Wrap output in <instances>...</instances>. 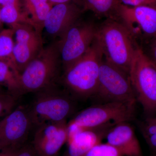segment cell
Wrapping results in <instances>:
<instances>
[{
	"mask_svg": "<svg viewBox=\"0 0 156 156\" xmlns=\"http://www.w3.org/2000/svg\"><path fill=\"white\" fill-rule=\"evenodd\" d=\"M103 58L96 37L87 53L62 73L58 83L72 97L82 99L94 97Z\"/></svg>",
	"mask_w": 156,
	"mask_h": 156,
	"instance_id": "cell-1",
	"label": "cell"
},
{
	"mask_svg": "<svg viewBox=\"0 0 156 156\" xmlns=\"http://www.w3.org/2000/svg\"><path fill=\"white\" fill-rule=\"evenodd\" d=\"M97 38L104 58L129 74L137 44L126 27L114 20H101Z\"/></svg>",
	"mask_w": 156,
	"mask_h": 156,
	"instance_id": "cell-2",
	"label": "cell"
},
{
	"mask_svg": "<svg viewBox=\"0 0 156 156\" xmlns=\"http://www.w3.org/2000/svg\"><path fill=\"white\" fill-rule=\"evenodd\" d=\"M62 64L58 41L44 47L41 53L20 74L23 95L36 93L58 83Z\"/></svg>",
	"mask_w": 156,
	"mask_h": 156,
	"instance_id": "cell-3",
	"label": "cell"
},
{
	"mask_svg": "<svg viewBox=\"0 0 156 156\" xmlns=\"http://www.w3.org/2000/svg\"><path fill=\"white\" fill-rule=\"evenodd\" d=\"M58 84L35 93L28 107L35 128L48 122L66 121L74 111L72 96Z\"/></svg>",
	"mask_w": 156,
	"mask_h": 156,
	"instance_id": "cell-4",
	"label": "cell"
},
{
	"mask_svg": "<svg viewBox=\"0 0 156 156\" xmlns=\"http://www.w3.org/2000/svg\"><path fill=\"white\" fill-rule=\"evenodd\" d=\"M97 19L84 18L82 15L57 40L63 72L82 58L91 48L97 37L100 21Z\"/></svg>",
	"mask_w": 156,
	"mask_h": 156,
	"instance_id": "cell-5",
	"label": "cell"
},
{
	"mask_svg": "<svg viewBox=\"0 0 156 156\" xmlns=\"http://www.w3.org/2000/svg\"><path fill=\"white\" fill-rule=\"evenodd\" d=\"M129 76L136 101L147 117L156 115V66L137 45Z\"/></svg>",
	"mask_w": 156,
	"mask_h": 156,
	"instance_id": "cell-6",
	"label": "cell"
},
{
	"mask_svg": "<svg viewBox=\"0 0 156 156\" xmlns=\"http://www.w3.org/2000/svg\"><path fill=\"white\" fill-rule=\"evenodd\" d=\"M101 103L136 104L129 74L111 64L104 57L101 63L98 86L94 97Z\"/></svg>",
	"mask_w": 156,
	"mask_h": 156,
	"instance_id": "cell-7",
	"label": "cell"
},
{
	"mask_svg": "<svg viewBox=\"0 0 156 156\" xmlns=\"http://www.w3.org/2000/svg\"><path fill=\"white\" fill-rule=\"evenodd\" d=\"M34 128L28 106L18 105L0 119V151L15 154L26 144Z\"/></svg>",
	"mask_w": 156,
	"mask_h": 156,
	"instance_id": "cell-8",
	"label": "cell"
},
{
	"mask_svg": "<svg viewBox=\"0 0 156 156\" xmlns=\"http://www.w3.org/2000/svg\"><path fill=\"white\" fill-rule=\"evenodd\" d=\"M135 105L118 102L101 103L83 110L70 121L84 129L110 123L128 122L134 118Z\"/></svg>",
	"mask_w": 156,
	"mask_h": 156,
	"instance_id": "cell-9",
	"label": "cell"
},
{
	"mask_svg": "<svg viewBox=\"0 0 156 156\" xmlns=\"http://www.w3.org/2000/svg\"><path fill=\"white\" fill-rule=\"evenodd\" d=\"M119 14L120 22L139 47L156 37V6L129 7L121 4Z\"/></svg>",
	"mask_w": 156,
	"mask_h": 156,
	"instance_id": "cell-10",
	"label": "cell"
},
{
	"mask_svg": "<svg viewBox=\"0 0 156 156\" xmlns=\"http://www.w3.org/2000/svg\"><path fill=\"white\" fill-rule=\"evenodd\" d=\"M14 32L12 61L20 73L44 49L42 34L28 23H18L10 27Z\"/></svg>",
	"mask_w": 156,
	"mask_h": 156,
	"instance_id": "cell-11",
	"label": "cell"
},
{
	"mask_svg": "<svg viewBox=\"0 0 156 156\" xmlns=\"http://www.w3.org/2000/svg\"><path fill=\"white\" fill-rule=\"evenodd\" d=\"M67 138L66 121L48 122L36 127L32 145L38 156H55Z\"/></svg>",
	"mask_w": 156,
	"mask_h": 156,
	"instance_id": "cell-12",
	"label": "cell"
},
{
	"mask_svg": "<svg viewBox=\"0 0 156 156\" xmlns=\"http://www.w3.org/2000/svg\"><path fill=\"white\" fill-rule=\"evenodd\" d=\"M84 11L75 1L53 5L45 20L44 30L48 36L58 40Z\"/></svg>",
	"mask_w": 156,
	"mask_h": 156,
	"instance_id": "cell-13",
	"label": "cell"
},
{
	"mask_svg": "<svg viewBox=\"0 0 156 156\" xmlns=\"http://www.w3.org/2000/svg\"><path fill=\"white\" fill-rule=\"evenodd\" d=\"M105 138L107 142L123 156H142L139 140L134 128L128 122L115 124L109 130Z\"/></svg>",
	"mask_w": 156,
	"mask_h": 156,
	"instance_id": "cell-14",
	"label": "cell"
},
{
	"mask_svg": "<svg viewBox=\"0 0 156 156\" xmlns=\"http://www.w3.org/2000/svg\"><path fill=\"white\" fill-rule=\"evenodd\" d=\"M116 124L110 123L82 130L67 140V149L65 156H86L94 146L101 142L109 130Z\"/></svg>",
	"mask_w": 156,
	"mask_h": 156,
	"instance_id": "cell-15",
	"label": "cell"
},
{
	"mask_svg": "<svg viewBox=\"0 0 156 156\" xmlns=\"http://www.w3.org/2000/svg\"><path fill=\"white\" fill-rule=\"evenodd\" d=\"M121 4L119 0H83L84 11L92 12L99 20L110 19L119 21Z\"/></svg>",
	"mask_w": 156,
	"mask_h": 156,
	"instance_id": "cell-16",
	"label": "cell"
},
{
	"mask_svg": "<svg viewBox=\"0 0 156 156\" xmlns=\"http://www.w3.org/2000/svg\"><path fill=\"white\" fill-rule=\"evenodd\" d=\"M22 8L33 23L35 28L42 34L46 17L53 6L48 0H21Z\"/></svg>",
	"mask_w": 156,
	"mask_h": 156,
	"instance_id": "cell-17",
	"label": "cell"
},
{
	"mask_svg": "<svg viewBox=\"0 0 156 156\" xmlns=\"http://www.w3.org/2000/svg\"><path fill=\"white\" fill-rule=\"evenodd\" d=\"M20 74L10 63L0 60V86L9 94L18 99L23 95Z\"/></svg>",
	"mask_w": 156,
	"mask_h": 156,
	"instance_id": "cell-18",
	"label": "cell"
},
{
	"mask_svg": "<svg viewBox=\"0 0 156 156\" xmlns=\"http://www.w3.org/2000/svg\"><path fill=\"white\" fill-rule=\"evenodd\" d=\"M0 15L3 24H7L10 27L18 23H28L34 27L32 21L22 7L14 5L3 6L1 7Z\"/></svg>",
	"mask_w": 156,
	"mask_h": 156,
	"instance_id": "cell-19",
	"label": "cell"
},
{
	"mask_svg": "<svg viewBox=\"0 0 156 156\" xmlns=\"http://www.w3.org/2000/svg\"><path fill=\"white\" fill-rule=\"evenodd\" d=\"M14 37V32L12 28L0 30V60L9 62L14 67L12 61Z\"/></svg>",
	"mask_w": 156,
	"mask_h": 156,
	"instance_id": "cell-20",
	"label": "cell"
},
{
	"mask_svg": "<svg viewBox=\"0 0 156 156\" xmlns=\"http://www.w3.org/2000/svg\"><path fill=\"white\" fill-rule=\"evenodd\" d=\"M140 128L147 144L156 151V115L147 117L140 125Z\"/></svg>",
	"mask_w": 156,
	"mask_h": 156,
	"instance_id": "cell-21",
	"label": "cell"
},
{
	"mask_svg": "<svg viewBox=\"0 0 156 156\" xmlns=\"http://www.w3.org/2000/svg\"><path fill=\"white\" fill-rule=\"evenodd\" d=\"M86 156H123L119 151L107 142L95 144Z\"/></svg>",
	"mask_w": 156,
	"mask_h": 156,
	"instance_id": "cell-22",
	"label": "cell"
},
{
	"mask_svg": "<svg viewBox=\"0 0 156 156\" xmlns=\"http://www.w3.org/2000/svg\"><path fill=\"white\" fill-rule=\"evenodd\" d=\"M18 99L7 92L0 94V119L17 106Z\"/></svg>",
	"mask_w": 156,
	"mask_h": 156,
	"instance_id": "cell-23",
	"label": "cell"
},
{
	"mask_svg": "<svg viewBox=\"0 0 156 156\" xmlns=\"http://www.w3.org/2000/svg\"><path fill=\"white\" fill-rule=\"evenodd\" d=\"M146 45H147V48L141 49V50L156 66V37L147 43Z\"/></svg>",
	"mask_w": 156,
	"mask_h": 156,
	"instance_id": "cell-24",
	"label": "cell"
},
{
	"mask_svg": "<svg viewBox=\"0 0 156 156\" xmlns=\"http://www.w3.org/2000/svg\"><path fill=\"white\" fill-rule=\"evenodd\" d=\"M124 5L136 7L143 5L156 6V0H119Z\"/></svg>",
	"mask_w": 156,
	"mask_h": 156,
	"instance_id": "cell-25",
	"label": "cell"
},
{
	"mask_svg": "<svg viewBox=\"0 0 156 156\" xmlns=\"http://www.w3.org/2000/svg\"><path fill=\"white\" fill-rule=\"evenodd\" d=\"M14 156H38L32 145L26 144Z\"/></svg>",
	"mask_w": 156,
	"mask_h": 156,
	"instance_id": "cell-26",
	"label": "cell"
},
{
	"mask_svg": "<svg viewBox=\"0 0 156 156\" xmlns=\"http://www.w3.org/2000/svg\"><path fill=\"white\" fill-rule=\"evenodd\" d=\"M14 5L22 7L21 0H0V7Z\"/></svg>",
	"mask_w": 156,
	"mask_h": 156,
	"instance_id": "cell-27",
	"label": "cell"
},
{
	"mask_svg": "<svg viewBox=\"0 0 156 156\" xmlns=\"http://www.w3.org/2000/svg\"><path fill=\"white\" fill-rule=\"evenodd\" d=\"M48 1L52 6H53L58 4L70 2L73 1H75V0H48Z\"/></svg>",
	"mask_w": 156,
	"mask_h": 156,
	"instance_id": "cell-28",
	"label": "cell"
},
{
	"mask_svg": "<svg viewBox=\"0 0 156 156\" xmlns=\"http://www.w3.org/2000/svg\"><path fill=\"white\" fill-rule=\"evenodd\" d=\"M15 154H8L3 153L2 152L0 151V156H14L15 155Z\"/></svg>",
	"mask_w": 156,
	"mask_h": 156,
	"instance_id": "cell-29",
	"label": "cell"
},
{
	"mask_svg": "<svg viewBox=\"0 0 156 156\" xmlns=\"http://www.w3.org/2000/svg\"><path fill=\"white\" fill-rule=\"evenodd\" d=\"M6 92L5 89H4L2 86H0V94H2V93H4V92Z\"/></svg>",
	"mask_w": 156,
	"mask_h": 156,
	"instance_id": "cell-30",
	"label": "cell"
},
{
	"mask_svg": "<svg viewBox=\"0 0 156 156\" xmlns=\"http://www.w3.org/2000/svg\"><path fill=\"white\" fill-rule=\"evenodd\" d=\"M0 11H1V7H0ZM3 23H2V21H1V15H0V30L4 29L3 28Z\"/></svg>",
	"mask_w": 156,
	"mask_h": 156,
	"instance_id": "cell-31",
	"label": "cell"
},
{
	"mask_svg": "<svg viewBox=\"0 0 156 156\" xmlns=\"http://www.w3.org/2000/svg\"></svg>",
	"mask_w": 156,
	"mask_h": 156,
	"instance_id": "cell-32",
	"label": "cell"
}]
</instances>
